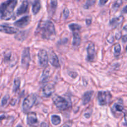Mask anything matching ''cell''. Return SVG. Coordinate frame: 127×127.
Instances as JSON below:
<instances>
[{
  "instance_id": "obj_1",
  "label": "cell",
  "mask_w": 127,
  "mask_h": 127,
  "mask_svg": "<svg viewBox=\"0 0 127 127\" xmlns=\"http://www.w3.org/2000/svg\"><path fill=\"white\" fill-rule=\"evenodd\" d=\"M35 33L43 39H50L55 35L54 24L50 20L40 21L37 26Z\"/></svg>"
},
{
  "instance_id": "obj_2",
  "label": "cell",
  "mask_w": 127,
  "mask_h": 127,
  "mask_svg": "<svg viewBox=\"0 0 127 127\" xmlns=\"http://www.w3.org/2000/svg\"><path fill=\"white\" fill-rule=\"evenodd\" d=\"M17 3L16 0H10L2 2L0 6V18L6 21L12 19L14 15V9Z\"/></svg>"
},
{
  "instance_id": "obj_3",
  "label": "cell",
  "mask_w": 127,
  "mask_h": 127,
  "mask_svg": "<svg viewBox=\"0 0 127 127\" xmlns=\"http://www.w3.org/2000/svg\"><path fill=\"white\" fill-rule=\"evenodd\" d=\"M52 99L56 107L60 110H66L69 107V102L60 95H54Z\"/></svg>"
},
{
  "instance_id": "obj_4",
  "label": "cell",
  "mask_w": 127,
  "mask_h": 127,
  "mask_svg": "<svg viewBox=\"0 0 127 127\" xmlns=\"http://www.w3.org/2000/svg\"><path fill=\"white\" fill-rule=\"evenodd\" d=\"M37 100V97L35 94H31L24 100L22 103V110L25 112H28L33 107Z\"/></svg>"
},
{
  "instance_id": "obj_5",
  "label": "cell",
  "mask_w": 127,
  "mask_h": 127,
  "mask_svg": "<svg viewBox=\"0 0 127 127\" xmlns=\"http://www.w3.org/2000/svg\"><path fill=\"white\" fill-rule=\"evenodd\" d=\"M112 95L108 91H100L97 94V101L100 105H105L109 102Z\"/></svg>"
},
{
  "instance_id": "obj_6",
  "label": "cell",
  "mask_w": 127,
  "mask_h": 127,
  "mask_svg": "<svg viewBox=\"0 0 127 127\" xmlns=\"http://www.w3.org/2000/svg\"><path fill=\"white\" fill-rule=\"evenodd\" d=\"M38 58L39 64L42 67L47 66L48 62V56L47 51L41 49L38 51Z\"/></svg>"
},
{
  "instance_id": "obj_7",
  "label": "cell",
  "mask_w": 127,
  "mask_h": 127,
  "mask_svg": "<svg viewBox=\"0 0 127 127\" xmlns=\"http://www.w3.org/2000/svg\"><path fill=\"white\" fill-rule=\"evenodd\" d=\"M87 53H88V56H87L86 60L88 62H93L95 58V46L94 43H90L88 45L87 47Z\"/></svg>"
},
{
  "instance_id": "obj_8",
  "label": "cell",
  "mask_w": 127,
  "mask_h": 127,
  "mask_svg": "<svg viewBox=\"0 0 127 127\" xmlns=\"http://www.w3.org/2000/svg\"><path fill=\"white\" fill-rule=\"evenodd\" d=\"M31 62V55H30V50L29 48H26L22 52V60L21 63L24 66H28Z\"/></svg>"
},
{
  "instance_id": "obj_9",
  "label": "cell",
  "mask_w": 127,
  "mask_h": 127,
  "mask_svg": "<svg viewBox=\"0 0 127 127\" xmlns=\"http://www.w3.org/2000/svg\"><path fill=\"white\" fill-rule=\"evenodd\" d=\"M27 123L31 127H36L38 125V121L37 120V115L34 112H30L27 115Z\"/></svg>"
},
{
  "instance_id": "obj_10",
  "label": "cell",
  "mask_w": 127,
  "mask_h": 127,
  "mask_svg": "<svg viewBox=\"0 0 127 127\" xmlns=\"http://www.w3.org/2000/svg\"><path fill=\"white\" fill-rule=\"evenodd\" d=\"M55 88L54 85L52 84H48L45 86L42 89V93H43V96L45 97L51 96L53 93H55Z\"/></svg>"
},
{
  "instance_id": "obj_11",
  "label": "cell",
  "mask_w": 127,
  "mask_h": 127,
  "mask_svg": "<svg viewBox=\"0 0 127 127\" xmlns=\"http://www.w3.org/2000/svg\"><path fill=\"white\" fill-rule=\"evenodd\" d=\"M30 22V17L26 16L14 22V25L19 28H24Z\"/></svg>"
},
{
  "instance_id": "obj_12",
  "label": "cell",
  "mask_w": 127,
  "mask_h": 127,
  "mask_svg": "<svg viewBox=\"0 0 127 127\" xmlns=\"http://www.w3.org/2000/svg\"><path fill=\"white\" fill-rule=\"evenodd\" d=\"M0 32L7 33V34H13V33H17V29L13 27H11V26L0 25Z\"/></svg>"
},
{
  "instance_id": "obj_13",
  "label": "cell",
  "mask_w": 127,
  "mask_h": 127,
  "mask_svg": "<svg viewBox=\"0 0 127 127\" xmlns=\"http://www.w3.org/2000/svg\"><path fill=\"white\" fill-rule=\"evenodd\" d=\"M29 9V2L28 1H24L22 2V4H21V6H19L18 9L17 10V12L16 14L17 15L19 16V15L23 14L26 13L27 11Z\"/></svg>"
},
{
  "instance_id": "obj_14",
  "label": "cell",
  "mask_w": 127,
  "mask_h": 127,
  "mask_svg": "<svg viewBox=\"0 0 127 127\" xmlns=\"http://www.w3.org/2000/svg\"><path fill=\"white\" fill-rule=\"evenodd\" d=\"M50 62L52 66L54 67L58 68L60 66V63H59V60H58V57L57 55L55 53V52H50Z\"/></svg>"
},
{
  "instance_id": "obj_15",
  "label": "cell",
  "mask_w": 127,
  "mask_h": 127,
  "mask_svg": "<svg viewBox=\"0 0 127 127\" xmlns=\"http://www.w3.org/2000/svg\"><path fill=\"white\" fill-rule=\"evenodd\" d=\"M93 94H94V92L92 91H87L84 93L83 96V100H82L83 105H86L87 104H88L91 101Z\"/></svg>"
},
{
  "instance_id": "obj_16",
  "label": "cell",
  "mask_w": 127,
  "mask_h": 127,
  "mask_svg": "<svg viewBox=\"0 0 127 127\" xmlns=\"http://www.w3.org/2000/svg\"><path fill=\"white\" fill-rule=\"evenodd\" d=\"M124 17L123 16H119L118 17H115V18L112 19L110 21V25H111L112 27H117V26H119L120 24H121L122 22L124 21Z\"/></svg>"
},
{
  "instance_id": "obj_17",
  "label": "cell",
  "mask_w": 127,
  "mask_h": 127,
  "mask_svg": "<svg viewBox=\"0 0 127 127\" xmlns=\"http://www.w3.org/2000/svg\"><path fill=\"white\" fill-rule=\"evenodd\" d=\"M57 4L58 2L57 1H51L49 4V8H48V12L50 14H53L55 11L57 7Z\"/></svg>"
},
{
  "instance_id": "obj_18",
  "label": "cell",
  "mask_w": 127,
  "mask_h": 127,
  "mask_svg": "<svg viewBox=\"0 0 127 127\" xmlns=\"http://www.w3.org/2000/svg\"><path fill=\"white\" fill-rule=\"evenodd\" d=\"M40 2L38 1H35L32 5V12L33 14H36L39 12L40 9Z\"/></svg>"
},
{
  "instance_id": "obj_19",
  "label": "cell",
  "mask_w": 127,
  "mask_h": 127,
  "mask_svg": "<svg viewBox=\"0 0 127 127\" xmlns=\"http://www.w3.org/2000/svg\"><path fill=\"white\" fill-rule=\"evenodd\" d=\"M73 45L74 46H79L81 43V37L79 34L76 32L73 33Z\"/></svg>"
},
{
  "instance_id": "obj_20",
  "label": "cell",
  "mask_w": 127,
  "mask_h": 127,
  "mask_svg": "<svg viewBox=\"0 0 127 127\" xmlns=\"http://www.w3.org/2000/svg\"><path fill=\"white\" fill-rule=\"evenodd\" d=\"M49 72L50 70L48 69H46L43 71V73H42V81L43 83H45V82H47V80L48 79V78H49Z\"/></svg>"
},
{
  "instance_id": "obj_21",
  "label": "cell",
  "mask_w": 127,
  "mask_h": 127,
  "mask_svg": "<svg viewBox=\"0 0 127 127\" xmlns=\"http://www.w3.org/2000/svg\"><path fill=\"white\" fill-rule=\"evenodd\" d=\"M52 123L54 125H58L61 123V118L58 115H52Z\"/></svg>"
},
{
  "instance_id": "obj_22",
  "label": "cell",
  "mask_w": 127,
  "mask_h": 127,
  "mask_svg": "<svg viewBox=\"0 0 127 127\" xmlns=\"http://www.w3.org/2000/svg\"><path fill=\"white\" fill-rule=\"evenodd\" d=\"M21 84V80L19 78H16L14 81V86H13V91L14 92H16L19 89Z\"/></svg>"
},
{
  "instance_id": "obj_23",
  "label": "cell",
  "mask_w": 127,
  "mask_h": 127,
  "mask_svg": "<svg viewBox=\"0 0 127 127\" xmlns=\"http://www.w3.org/2000/svg\"><path fill=\"white\" fill-rule=\"evenodd\" d=\"M69 28L70 29L71 31L74 32V31H79V30L81 29V27L79 24H78L74 23L70 24L69 25Z\"/></svg>"
},
{
  "instance_id": "obj_24",
  "label": "cell",
  "mask_w": 127,
  "mask_h": 127,
  "mask_svg": "<svg viewBox=\"0 0 127 127\" xmlns=\"http://www.w3.org/2000/svg\"><path fill=\"white\" fill-rule=\"evenodd\" d=\"M120 52H121V46L120 44H117L114 47V54L115 57L120 55Z\"/></svg>"
},
{
  "instance_id": "obj_25",
  "label": "cell",
  "mask_w": 127,
  "mask_h": 127,
  "mask_svg": "<svg viewBox=\"0 0 127 127\" xmlns=\"http://www.w3.org/2000/svg\"><path fill=\"white\" fill-rule=\"evenodd\" d=\"M95 2V1H87L84 5V9H89L91 6H93Z\"/></svg>"
},
{
  "instance_id": "obj_26",
  "label": "cell",
  "mask_w": 127,
  "mask_h": 127,
  "mask_svg": "<svg viewBox=\"0 0 127 127\" xmlns=\"http://www.w3.org/2000/svg\"><path fill=\"white\" fill-rule=\"evenodd\" d=\"M9 99V95H6L5 96H4L2 100H1V105L2 106H5L7 104Z\"/></svg>"
},
{
  "instance_id": "obj_27",
  "label": "cell",
  "mask_w": 127,
  "mask_h": 127,
  "mask_svg": "<svg viewBox=\"0 0 127 127\" xmlns=\"http://www.w3.org/2000/svg\"><path fill=\"white\" fill-rule=\"evenodd\" d=\"M114 109H115L117 112H123L124 110V107H122L120 105H119V104H116L114 105Z\"/></svg>"
},
{
  "instance_id": "obj_28",
  "label": "cell",
  "mask_w": 127,
  "mask_h": 127,
  "mask_svg": "<svg viewBox=\"0 0 127 127\" xmlns=\"http://www.w3.org/2000/svg\"><path fill=\"white\" fill-rule=\"evenodd\" d=\"M122 3V1H116V2L114 4V5H113V6H112L113 9H114V11H115L116 9H117L120 7V4H121Z\"/></svg>"
},
{
  "instance_id": "obj_29",
  "label": "cell",
  "mask_w": 127,
  "mask_h": 127,
  "mask_svg": "<svg viewBox=\"0 0 127 127\" xmlns=\"http://www.w3.org/2000/svg\"><path fill=\"white\" fill-rule=\"evenodd\" d=\"M69 14V11L68 8H64V9L63 10V15H64V19L68 18V16Z\"/></svg>"
},
{
  "instance_id": "obj_30",
  "label": "cell",
  "mask_w": 127,
  "mask_h": 127,
  "mask_svg": "<svg viewBox=\"0 0 127 127\" xmlns=\"http://www.w3.org/2000/svg\"><path fill=\"white\" fill-rule=\"evenodd\" d=\"M69 75L71 77V78H76L77 77V76H78V74H77V73H76V72L72 71V72H69Z\"/></svg>"
},
{
  "instance_id": "obj_31",
  "label": "cell",
  "mask_w": 127,
  "mask_h": 127,
  "mask_svg": "<svg viewBox=\"0 0 127 127\" xmlns=\"http://www.w3.org/2000/svg\"><path fill=\"white\" fill-rule=\"evenodd\" d=\"M107 2H108V1H107V0H105V1L100 0V1H99V4H100V6H104V5L105 4V3H107Z\"/></svg>"
},
{
  "instance_id": "obj_32",
  "label": "cell",
  "mask_w": 127,
  "mask_h": 127,
  "mask_svg": "<svg viewBox=\"0 0 127 127\" xmlns=\"http://www.w3.org/2000/svg\"><path fill=\"white\" fill-rule=\"evenodd\" d=\"M92 21L91 19H86V23L87 25H88V26H89V25L91 24Z\"/></svg>"
},
{
  "instance_id": "obj_33",
  "label": "cell",
  "mask_w": 127,
  "mask_h": 127,
  "mask_svg": "<svg viewBox=\"0 0 127 127\" xmlns=\"http://www.w3.org/2000/svg\"><path fill=\"white\" fill-rule=\"evenodd\" d=\"M127 35H125L122 37V40L124 42H127Z\"/></svg>"
},
{
  "instance_id": "obj_34",
  "label": "cell",
  "mask_w": 127,
  "mask_h": 127,
  "mask_svg": "<svg viewBox=\"0 0 127 127\" xmlns=\"http://www.w3.org/2000/svg\"><path fill=\"white\" fill-rule=\"evenodd\" d=\"M120 37H121V33H117V34H116V38H117V39H119Z\"/></svg>"
},
{
  "instance_id": "obj_35",
  "label": "cell",
  "mask_w": 127,
  "mask_h": 127,
  "mask_svg": "<svg viewBox=\"0 0 127 127\" xmlns=\"http://www.w3.org/2000/svg\"><path fill=\"white\" fill-rule=\"evenodd\" d=\"M5 118H6V116H5L4 115H1V116H0V121L2 120H3V119H4Z\"/></svg>"
},
{
  "instance_id": "obj_36",
  "label": "cell",
  "mask_w": 127,
  "mask_h": 127,
  "mask_svg": "<svg viewBox=\"0 0 127 127\" xmlns=\"http://www.w3.org/2000/svg\"><path fill=\"white\" fill-rule=\"evenodd\" d=\"M40 127H47V124H46L45 123H42Z\"/></svg>"
},
{
  "instance_id": "obj_37",
  "label": "cell",
  "mask_w": 127,
  "mask_h": 127,
  "mask_svg": "<svg viewBox=\"0 0 127 127\" xmlns=\"http://www.w3.org/2000/svg\"><path fill=\"white\" fill-rule=\"evenodd\" d=\"M127 6H125V7H124V10H123V11H124V12H125V13H127Z\"/></svg>"
},
{
  "instance_id": "obj_38",
  "label": "cell",
  "mask_w": 127,
  "mask_h": 127,
  "mask_svg": "<svg viewBox=\"0 0 127 127\" xmlns=\"http://www.w3.org/2000/svg\"><path fill=\"white\" fill-rule=\"evenodd\" d=\"M63 127H71L69 126V125H64V126H63Z\"/></svg>"
},
{
  "instance_id": "obj_39",
  "label": "cell",
  "mask_w": 127,
  "mask_h": 127,
  "mask_svg": "<svg viewBox=\"0 0 127 127\" xmlns=\"http://www.w3.org/2000/svg\"><path fill=\"white\" fill-rule=\"evenodd\" d=\"M124 29H125V31H127V26H125V27H124Z\"/></svg>"
},
{
  "instance_id": "obj_40",
  "label": "cell",
  "mask_w": 127,
  "mask_h": 127,
  "mask_svg": "<svg viewBox=\"0 0 127 127\" xmlns=\"http://www.w3.org/2000/svg\"><path fill=\"white\" fill-rule=\"evenodd\" d=\"M17 127H21V125H18V126H17Z\"/></svg>"
},
{
  "instance_id": "obj_41",
  "label": "cell",
  "mask_w": 127,
  "mask_h": 127,
  "mask_svg": "<svg viewBox=\"0 0 127 127\" xmlns=\"http://www.w3.org/2000/svg\"><path fill=\"white\" fill-rule=\"evenodd\" d=\"M106 127H109V126H106Z\"/></svg>"
}]
</instances>
